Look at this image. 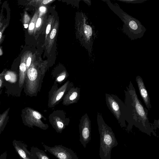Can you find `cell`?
<instances>
[{
    "mask_svg": "<svg viewBox=\"0 0 159 159\" xmlns=\"http://www.w3.org/2000/svg\"><path fill=\"white\" fill-rule=\"evenodd\" d=\"M135 80L141 96L147 108L149 110L152 108V106L149 95L143 79L140 76L138 75L136 77Z\"/></svg>",
    "mask_w": 159,
    "mask_h": 159,
    "instance_id": "7",
    "label": "cell"
},
{
    "mask_svg": "<svg viewBox=\"0 0 159 159\" xmlns=\"http://www.w3.org/2000/svg\"><path fill=\"white\" fill-rule=\"evenodd\" d=\"M22 159L21 158V157H20V159Z\"/></svg>",
    "mask_w": 159,
    "mask_h": 159,
    "instance_id": "29",
    "label": "cell"
},
{
    "mask_svg": "<svg viewBox=\"0 0 159 159\" xmlns=\"http://www.w3.org/2000/svg\"><path fill=\"white\" fill-rule=\"evenodd\" d=\"M64 94L63 92H61L59 93L57 95L56 98V99L57 101L59 100L62 97Z\"/></svg>",
    "mask_w": 159,
    "mask_h": 159,
    "instance_id": "19",
    "label": "cell"
},
{
    "mask_svg": "<svg viewBox=\"0 0 159 159\" xmlns=\"http://www.w3.org/2000/svg\"><path fill=\"white\" fill-rule=\"evenodd\" d=\"M34 24L33 22H31L29 26V30H32L34 29Z\"/></svg>",
    "mask_w": 159,
    "mask_h": 159,
    "instance_id": "22",
    "label": "cell"
},
{
    "mask_svg": "<svg viewBox=\"0 0 159 159\" xmlns=\"http://www.w3.org/2000/svg\"><path fill=\"white\" fill-rule=\"evenodd\" d=\"M45 150L54 156L57 159H79L76 154L71 149L62 145L48 146L42 143Z\"/></svg>",
    "mask_w": 159,
    "mask_h": 159,
    "instance_id": "5",
    "label": "cell"
},
{
    "mask_svg": "<svg viewBox=\"0 0 159 159\" xmlns=\"http://www.w3.org/2000/svg\"><path fill=\"white\" fill-rule=\"evenodd\" d=\"M0 104H1V101H0Z\"/></svg>",
    "mask_w": 159,
    "mask_h": 159,
    "instance_id": "30",
    "label": "cell"
},
{
    "mask_svg": "<svg viewBox=\"0 0 159 159\" xmlns=\"http://www.w3.org/2000/svg\"><path fill=\"white\" fill-rule=\"evenodd\" d=\"M56 33V29L52 30L50 34V37L51 39H53L55 37Z\"/></svg>",
    "mask_w": 159,
    "mask_h": 159,
    "instance_id": "16",
    "label": "cell"
},
{
    "mask_svg": "<svg viewBox=\"0 0 159 159\" xmlns=\"http://www.w3.org/2000/svg\"><path fill=\"white\" fill-rule=\"evenodd\" d=\"M107 106L118 121L121 127H126L125 121L128 122L129 115L127 108L124 102L116 95L105 94Z\"/></svg>",
    "mask_w": 159,
    "mask_h": 159,
    "instance_id": "4",
    "label": "cell"
},
{
    "mask_svg": "<svg viewBox=\"0 0 159 159\" xmlns=\"http://www.w3.org/2000/svg\"><path fill=\"white\" fill-rule=\"evenodd\" d=\"M84 30L86 37L88 38H91L93 34V30L92 27L89 25H86L84 28Z\"/></svg>",
    "mask_w": 159,
    "mask_h": 159,
    "instance_id": "12",
    "label": "cell"
},
{
    "mask_svg": "<svg viewBox=\"0 0 159 159\" xmlns=\"http://www.w3.org/2000/svg\"><path fill=\"white\" fill-rule=\"evenodd\" d=\"M65 75H61V76H60L59 77H58V78H57V80L58 81H61L62 80H63L64 78H65Z\"/></svg>",
    "mask_w": 159,
    "mask_h": 159,
    "instance_id": "24",
    "label": "cell"
},
{
    "mask_svg": "<svg viewBox=\"0 0 159 159\" xmlns=\"http://www.w3.org/2000/svg\"><path fill=\"white\" fill-rule=\"evenodd\" d=\"M30 111L33 116L35 119L39 120L41 118V116L39 112L31 110H30Z\"/></svg>",
    "mask_w": 159,
    "mask_h": 159,
    "instance_id": "15",
    "label": "cell"
},
{
    "mask_svg": "<svg viewBox=\"0 0 159 159\" xmlns=\"http://www.w3.org/2000/svg\"><path fill=\"white\" fill-rule=\"evenodd\" d=\"M1 37H2V33H1L0 32V39H1Z\"/></svg>",
    "mask_w": 159,
    "mask_h": 159,
    "instance_id": "28",
    "label": "cell"
},
{
    "mask_svg": "<svg viewBox=\"0 0 159 159\" xmlns=\"http://www.w3.org/2000/svg\"><path fill=\"white\" fill-rule=\"evenodd\" d=\"M120 2L128 3H141L145 1L146 0H117Z\"/></svg>",
    "mask_w": 159,
    "mask_h": 159,
    "instance_id": "14",
    "label": "cell"
},
{
    "mask_svg": "<svg viewBox=\"0 0 159 159\" xmlns=\"http://www.w3.org/2000/svg\"><path fill=\"white\" fill-rule=\"evenodd\" d=\"M5 74V71H3L2 73H0V95L2 93L3 86Z\"/></svg>",
    "mask_w": 159,
    "mask_h": 159,
    "instance_id": "13",
    "label": "cell"
},
{
    "mask_svg": "<svg viewBox=\"0 0 159 159\" xmlns=\"http://www.w3.org/2000/svg\"><path fill=\"white\" fill-rule=\"evenodd\" d=\"M97 122L100 134L99 157L101 159H111L112 148L118 143L112 129L105 122L101 113H98Z\"/></svg>",
    "mask_w": 159,
    "mask_h": 159,
    "instance_id": "2",
    "label": "cell"
},
{
    "mask_svg": "<svg viewBox=\"0 0 159 159\" xmlns=\"http://www.w3.org/2000/svg\"><path fill=\"white\" fill-rule=\"evenodd\" d=\"M7 152L6 151L0 155V159H7Z\"/></svg>",
    "mask_w": 159,
    "mask_h": 159,
    "instance_id": "18",
    "label": "cell"
},
{
    "mask_svg": "<svg viewBox=\"0 0 159 159\" xmlns=\"http://www.w3.org/2000/svg\"><path fill=\"white\" fill-rule=\"evenodd\" d=\"M52 1V0H43V3L44 4H47V3H49V2H51Z\"/></svg>",
    "mask_w": 159,
    "mask_h": 159,
    "instance_id": "26",
    "label": "cell"
},
{
    "mask_svg": "<svg viewBox=\"0 0 159 159\" xmlns=\"http://www.w3.org/2000/svg\"><path fill=\"white\" fill-rule=\"evenodd\" d=\"M31 61V58L30 57H28V58L27 59V62H26V67H28L30 66V65Z\"/></svg>",
    "mask_w": 159,
    "mask_h": 159,
    "instance_id": "21",
    "label": "cell"
},
{
    "mask_svg": "<svg viewBox=\"0 0 159 159\" xmlns=\"http://www.w3.org/2000/svg\"><path fill=\"white\" fill-rule=\"evenodd\" d=\"M103 1L123 22V31L132 40L142 37L146 29L138 20L129 15L110 1Z\"/></svg>",
    "mask_w": 159,
    "mask_h": 159,
    "instance_id": "3",
    "label": "cell"
},
{
    "mask_svg": "<svg viewBox=\"0 0 159 159\" xmlns=\"http://www.w3.org/2000/svg\"><path fill=\"white\" fill-rule=\"evenodd\" d=\"M12 145L17 153L22 159H37L27 149V145L23 141L15 139Z\"/></svg>",
    "mask_w": 159,
    "mask_h": 159,
    "instance_id": "6",
    "label": "cell"
},
{
    "mask_svg": "<svg viewBox=\"0 0 159 159\" xmlns=\"http://www.w3.org/2000/svg\"><path fill=\"white\" fill-rule=\"evenodd\" d=\"M46 8L44 7H41L39 8V10L40 11L42 12H43L45 11Z\"/></svg>",
    "mask_w": 159,
    "mask_h": 159,
    "instance_id": "25",
    "label": "cell"
},
{
    "mask_svg": "<svg viewBox=\"0 0 159 159\" xmlns=\"http://www.w3.org/2000/svg\"><path fill=\"white\" fill-rule=\"evenodd\" d=\"M41 22V19L39 18L38 19L36 25V27L37 28L39 27L40 25Z\"/></svg>",
    "mask_w": 159,
    "mask_h": 159,
    "instance_id": "20",
    "label": "cell"
},
{
    "mask_svg": "<svg viewBox=\"0 0 159 159\" xmlns=\"http://www.w3.org/2000/svg\"><path fill=\"white\" fill-rule=\"evenodd\" d=\"M10 109V108H8L3 113L0 114V134L3 131L8 121Z\"/></svg>",
    "mask_w": 159,
    "mask_h": 159,
    "instance_id": "9",
    "label": "cell"
},
{
    "mask_svg": "<svg viewBox=\"0 0 159 159\" xmlns=\"http://www.w3.org/2000/svg\"><path fill=\"white\" fill-rule=\"evenodd\" d=\"M77 96V93L76 92H74L70 96L69 99L71 100H73L76 98Z\"/></svg>",
    "mask_w": 159,
    "mask_h": 159,
    "instance_id": "17",
    "label": "cell"
},
{
    "mask_svg": "<svg viewBox=\"0 0 159 159\" xmlns=\"http://www.w3.org/2000/svg\"><path fill=\"white\" fill-rule=\"evenodd\" d=\"M38 73L36 70L33 68H29L27 70L25 75V79L27 80L26 84L35 80L37 77Z\"/></svg>",
    "mask_w": 159,
    "mask_h": 159,
    "instance_id": "10",
    "label": "cell"
},
{
    "mask_svg": "<svg viewBox=\"0 0 159 159\" xmlns=\"http://www.w3.org/2000/svg\"><path fill=\"white\" fill-rule=\"evenodd\" d=\"M51 29V25H48L47 27L46 30V34H48L50 30Z\"/></svg>",
    "mask_w": 159,
    "mask_h": 159,
    "instance_id": "23",
    "label": "cell"
},
{
    "mask_svg": "<svg viewBox=\"0 0 159 159\" xmlns=\"http://www.w3.org/2000/svg\"><path fill=\"white\" fill-rule=\"evenodd\" d=\"M4 80L11 83H14L17 81L18 77L15 74L10 72L7 73L5 75Z\"/></svg>",
    "mask_w": 159,
    "mask_h": 159,
    "instance_id": "11",
    "label": "cell"
},
{
    "mask_svg": "<svg viewBox=\"0 0 159 159\" xmlns=\"http://www.w3.org/2000/svg\"><path fill=\"white\" fill-rule=\"evenodd\" d=\"M28 25L27 24H25V28H27L28 27Z\"/></svg>",
    "mask_w": 159,
    "mask_h": 159,
    "instance_id": "27",
    "label": "cell"
},
{
    "mask_svg": "<svg viewBox=\"0 0 159 159\" xmlns=\"http://www.w3.org/2000/svg\"><path fill=\"white\" fill-rule=\"evenodd\" d=\"M124 103L128 110L129 119L126 130L128 132L133 125L142 132L151 136V133L157 137L152 125L148 117V110L139 99L135 89L130 81L124 90Z\"/></svg>",
    "mask_w": 159,
    "mask_h": 159,
    "instance_id": "1",
    "label": "cell"
},
{
    "mask_svg": "<svg viewBox=\"0 0 159 159\" xmlns=\"http://www.w3.org/2000/svg\"><path fill=\"white\" fill-rule=\"evenodd\" d=\"M30 152L37 159H51L44 151L37 147H32Z\"/></svg>",
    "mask_w": 159,
    "mask_h": 159,
    "instance_id": "8",
    "label": "cell"
}]
</instances>
